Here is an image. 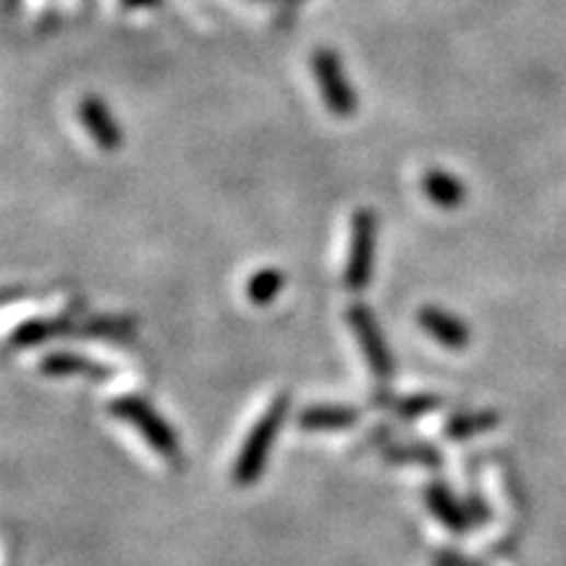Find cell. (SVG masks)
I'll list each match as a JSON object with an SVG mask.
<instances>
[{
	"instance_id": "1",
	"label": "cell",
	"mask_w": 566,
	"mask_h": 566,
	"mask_svg": "<svg viewBox=\"0 0 566 566\" xmlns=\"http://www.w3.org/2000/svg\"><path fill=\"white\" fill-rule=\"evenodd\" d=\"M286 415H289V396L278 394L268 404V409L257 417L252 430L246 432L234 464V483L239 488H250V485H255L259 481L265 464H268L273 443H276L278 432L284 428Z\"/></svg>"
},
{
	"instance_id": "2",
	"label": "cell",
	"mask_w": 566,
	"mask_h": 566,
	"mask_svg": "<svg viewBox=\"0 0 566 566\" xmlns=\"http://www.w3.org/2000/svg\"><path fill=\"white\" fill-rule=\"evenodd\" d=\"M111 415L122 419V423H129L131 428L145 438V443H148L158 457H163L165 462L182 464V443H178L176 430H173L163 419L161 412L150 402H145L142 396L126 394L113 398Z\"/></svg>"
},
{
	"instance_id": "3",
	"label": "cell",
	"mask_w": 566,
	"mask_h": 566,
	"mask_svg": "<svg viewBox=\"0 0 566 566\" xmlns=\"http://www.w3.org/2000/svg\"><path fill=\"white\" fill-rule=\"evenodd\" d=\"M346 321H349L351 331H355L359 349H362L365 362H368L376 381L389 383L391 378H394V359H391V349L389 344H385L383 331L381 325H378L376 315H372L370 308L357 302L346 310Z\"/></svg>"
},
{
	"instance_id": "4",
	"label": "cell",
	"mask_w": 566,
	"mask_h": 566,
	"mask_svg": "<svg viewBox=\"0 0 566 566\" xmlns=\"http://www.w3.org/2000/svg\"><path fill=\"white\" fill-rule=\"evenodd\" d=\"M376 216L368 208H359L351 216L349 257H346L344 284L349 291H362L372 278V250H376Z\"/></svg>"
},
{
	"instance_id": "5",
	"label": "cell",
	"mask_w": 566,
	"mask_h": 566,
	"mask_svg": "<svg viewBox=\"0 0 566 566\" xmlns=\"http://www.w3.org/2000/svg\"><path fill=\"white\" fill-rule=\"evenodd\" d=\"M312 74L317 77L321 95L333 116L349 118L351 113L357 111L355 90H351L349 79L344 74V66H342V58H338V53H333L328 48L317 50L315 56H312Z\"/></svg>"
},
{
	"instance_id": "6",
	"label": "cell",
	"mask_w": 566,
	"mask_h": 566,
	"mask_svg": "<svg viewBox=\"0 0 566 566\" xmlns=\"http://www.w3.org/2000/svg\"><path fill=\"white\" fill-rule=\"evenodd\" d=\"M417 323L430 333L432 342L446 346V349L459 351L470 346V325L462 317H457L454 312L428 304V308L417 312Z\"/></svg>"
},
{
	"instance_id": "7",
	"label": "cell",
	"mask_w": 566,
	"mask_h": 566,
	"mask_svg": "<svg viewBox=\"0 0 566 566\" xmlns=\"http://www.w3.org/2000/svg\"><path fill=\"white\" fill-rule=\"evenodd\" d=\"M425 504H428L430 515L436 517L446 530L454 532V535H464V532L470 530L472 519H470L467 504L459 501L454 490H451L446 483H438V481L428 483V488H425Z\"/></svg>"
},
{
	"instance_id": "8",
	"label": "cell",
	"mask_w": 566,
	"mask_h": 566,
	"mask_svg": "<svg viewBox=\"0 0 566 566\" xmlns=\"http://www.w3.org/2000/svg\"><path fill=\"white\" fill-rule=\"evenodd\" d=\"M79 118H82L84 129L90 131V137L95 139L100 150L113 152L122 148V129H118V122L113 118L108 105L100 97H84L79 103Z\"/></svg>"
},
{
	"instance_id": "9",
	"label": "cell",
	"mask_w": 566,
	"mask_h": 566,
	"mask_svg": "<svg viewBox=\"0 0 566 566\" xmlns=\"http://www.w3.org/2000/svg\"><path fill=\"white\" fill-rule=\"evenodd\" d=\"M39 370L45 372V376H53V378H66V376H84L90 378V381H111L113 378V370L105 368V365L100 362H92V359H86L82 355H74V351H50L48 357H43V362H39Z\"/></svg>"
},
{
	"instance_id": "10",
	"label": "cell",
	"mask_w": 566,
	"mask_h": 566,
	"mask_svg": "<svg viewBox=\"0 0 566 566\" xmlns=\"http://www.w3.org/2000/svg\"><path fill=\"white\" fill-rule=\"evenodd\" d=\"M359 423V412L344 404H315L299 415V428L304 430H346Z\"/></svg>"
},
{
	"instance_id": "11",
	"label": "cell",
	"mask_w": 566,
	"mask_h": 566,
	"mask_svg": "<svg viewBox=\"0 0 566 566\" xmlns=\"http://www.w3.org/2000/svg\"><path fill=\"white\" fill-rule=\"evenodd\" d=\"M423 189L425 195L432 205H438V208L443 210H454L459 205L464 203V197H467V192H464V184L459 182L454 173L449 171H428L423 178Z\"/></svg>"
},
{
	"instance_id": "12",
	"label": "cell",
	"mask_w": 566,
	"mask_h": 566,
	"mask_svg": "<svg viewBox=\"0 0 566 566\" xmlns=\"http://www.w3.org/2000/svg\"><path fill=\"white\" fill-rule=\"evenodd\" d=\"M71 331V323L66 317H56V321H45V317H35V321H26L13 331L11 336V349H32V346H39L50 338L63 336V333Z\"/></svg>"
},
{
	"instance_id": "13",
	"label": "cell",
	"mask_w": 566,
	"mask_h": 566,
	"mask_svg": "<svg viewBox=\"0 0 566 566\" xmlns=\"http://www.w3.org/2000/svg\"><path fill=\"white\" fill-rule=\"evenodd\" d=\"M498 425V415L493 409H475V412H459L446 423V436L454 441H467L472 436H483Z\"/></svg>"
},
{
	"instance_id": "14",
	"label": "cell",
	"mask_w": 566,
	"mask_h": 566,
	"mask_svg": "<svg viewBox=\"0 0 566 566\" xmlns=\"http://www.w3.org/2000/svg\"><path fill=\"white\" fill-rule=\"evenodd\" d=\"M284 284H286V278L278 268L257 270L255 276H250V281H246V286H244L246 299H250L252 304H257V308H265V304L276 302L278 294H281Z\"/></svg>"
},
{
	"instance_id": "15",
	"label": "cell",
	"mask_w": 566,
	"mask_h": 566,
	"mask_svg": "<svg viewBox=\"0 0 566 566\" xmlns=\"http://www.w3.org/2000/svg\"><path fill=\"white\" fill-rule=\"evenodd\" d=\"M385 457L394 459V462H406V464H423V467H441L443 457L438 454V449H432L428 443H406V446H394V449L385 451Z\"/></svg>"
},
{
	"instance_id": "16",
	"label": "cell",
	"mask_w": 566,
	"mask_h": 566,
	"mask_svg": "<svg viewBox=\"0 0 566 566\" xmlns=\"http://www.w3.org/2000/svg\"><path fill=\"white\" fill-rule=\"evenodd\" d=\"M438 406H441V398L438 396L415 394V396L398 398V402L394 404V412L404 419H415V417L428 415V412H432V409H438Z\"/></svg>"
},
{
	"instance_id": "17",
	"label": "cell",
	"mask_w": 566,
	"mask_h": 566,
	"mask_svg": "<svg viewBox=\"0 0 566 566\" xmlns=\"http://www.w3.org/2000/svg\"><path fill=\"white\" fill-rule=\"evenodd\" d=\"M84 331L90 333V338H126L124 333L129 331V325L116 317H103V321H90Z\"/></svg>"
},
{
	"instance_id": "18",
	"label": "cell",
	"mask_w": 566,
	"mask_h": 566,
	"mask_svg": "<svg viewBox=\"0 0 566 566\" xmlns=\"http://www.w3.org/2000/svg\"><path fill=\"white\" fill-rule=\"evenodd\" d=\"M126 5H155L158 0H124Z\"/></svg>"
}]
</instances>
